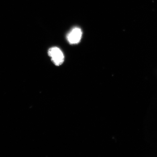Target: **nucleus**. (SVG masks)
Returning <instances> with one entry per match:
<instances>
[{"label": "nucleus", "instance_id": "nucleus-1", "mask_svg": "<svg viewBox=\"0 0 157 157\" xmlns=\"http://www.w3.org/2000/svg\"><path fill=\"white\" fill-rule=\"evenodd\" d=\"M48 54L52 62L56 66H59L63 63L64 54L62 51L57 47H53L49 49Z\"/></svg>", "mask_w": 157, "mask_h": 157}, {"label": "nucleus", "instance_id": "nucleus-2", "mask_svg": "<svg viewBox=\"0 0 157 157\" xmlns=\"http://www.w3.org/2000/svg\"><path fill=\"white\" fill-rule=\"evenodd\" d=\"M82 32L81 29L75 27L68 33L67 39L71 44H76L80 42L82 38Z\"/></svg>", "mask_w": 157, "mask_h": 157}]
</instances>
